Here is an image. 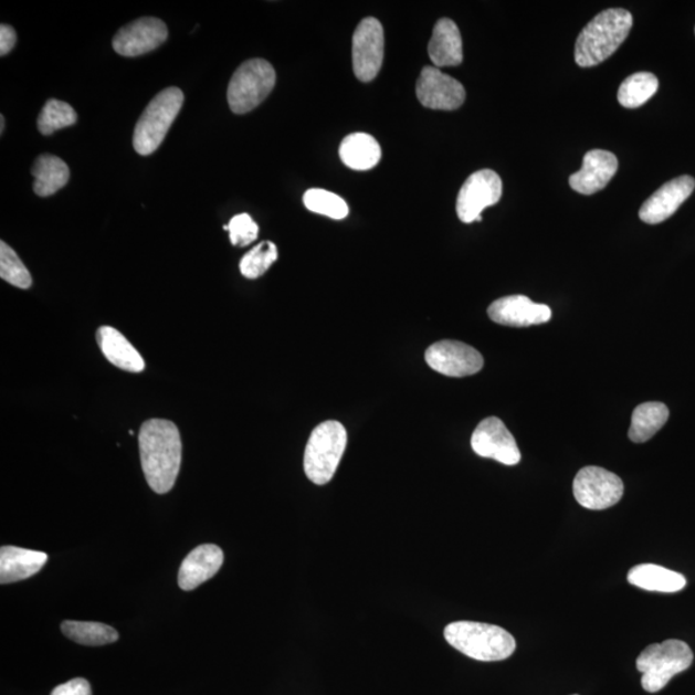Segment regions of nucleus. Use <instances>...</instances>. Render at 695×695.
<instances>
[{
  "label": "nucleus",
  "mask_w": 695,
  "mask_h": 695,
  "mask_svg": "<svg viewBox=\"0 0 695 695\" xmlns=\"http://www.w3.org/2000/svg\"><path fill=\"white\" fill-rule=\"evenodd\" d=\"M140 463L148 486L156 494H168L175 487L182 463V441L171 421H146L139 432Z\"/></svg>",
  "instance_id": "obj_1"
},
{
  "label": "nucleus",
  "mask_w": 695,
  "mask_h": 695,
  "mask_svg": "<svg viewBox=\"0 0 695 695\" xmlns=\"http://www.w3.org/2000/svg\"><path fill=\"white\" fill-rule=\"evenodd\" d=\"M632 28V14L622 8H611L596 15L583 28L575 46L576 64L592 67L601 64L626 41Z\"/></svg>",
  "instance_id": "obj_2"
},
{
  "label": "nucleus",
  "mask_w": 695,
  "mask_h": 695,
  "mask_svg": "<svg viewBox=\"0 0 695 695\" xmlns=\"http://www.w3.org/2000/svg\"><path fill=\"white\" fill-rule=\"evenodd\" d=\"M444 638L452 647L467 655L468 659L482 662L507 660L517 647L510 632L495 624L481 622L450 623L444 629Z\"/></svg>",
  "instance_id": "obj_3"
},
{
  "label": "nucleus",
  "mask_w": 695,
  "mask_h": 695,
  "mask_svg": "<svg viewBox=\"0 0 695 695\" xmlns=\"http://www.w3.org/2000/svg\"><path fill=\"white\" fill-rule=\"evenodd\" d=\"M347 443V429L339 421L329 420L316 427L304 452V472L308 480L318 486L329 483L337 473Z\"/></svg>",
  "instance_id": "obj_4"
},
{
  "label": "nucleus",
  "mask_w": 695,
  "mask_h": 695,
  "mask_svg": "<svg viewBox=\"0 0 695 695\" xmlns=\"http://www.w3.org/2000/svg\"><path fill=\"white\" fill-rule=\"evenodd\" d=\"M693 660L691 646L682 640L670 639L646 646L636 660L638 671L643 674V689L647 693L662 691L671 678L688 670Z\"/></svg>",
  "instance_id": "obj_5"
},
{
  "label": "nucleus",
  "mask_w": 695,
  "mask_h": 695,
  "mask_svg": "<svg viewBox=\"0 0 695 695\" xmlns=\"http://www.w3.org/2000/svg\"><path fill=\"white\" fill-rule=\"evenodd\" d=\"M183 92L169 87L156 95L137 122L133 146L139 155H151L166 139L183 106Z\"/></svg>",
  "instance_id": "obj_6"
},
{
  "label": "nucleus",
  "mask_w": 695,
  "mask_h": 695,
  "mask_svg": "<svg viewBox=\"0 0 695 695\" xmlns=\"http://www.w3.org/2000/svg\"><path fill=\"white\" fill-rule=\"evenodd\" d=\"M276 72L268 61L249 60L233 74L229 85V105L234 114H246L260 106L275 88Z\"/></svg>",
  "instance_id": "obj_7"
},
{
  "label": "nucleus",
  "mask_w": 695,
  "mask_h": 695,
  "mask_svg": "<svg viewBox=\"0 0 695 695\" xmlns=\"http://www.w3.org/2000/svg\"><path fill=\"white\" fill-rule=\"evenodd\" d=\"M623 482L619 475L599 466L581 468L573 481V495L589 510H604L620 503Z\"/></svg>",
  "instance_id": "obj_8"
},
{
  "label": "nucleus",
  "mask_w": 695,
  "mask_h": 695,
  "mask_svg": "<svg viewBox=\"0 0 695 695\" xmlns=\"http://www.w3.org/2000/svg\"><path fill=\"white\" fill-rule=\"evenodd\" d=\"M503 197V181L496 171L483 169L468 177L459 192L456 213L464 223L482 222L484 209Z\"/></svg>",
  "instance_id": "obj_9"
},
{
  "label": "nucleus",
  "mask_w": 695,
  "mask_h": 695,
  "mask_svg": "<svg viewBox=\"0 0 695 695\" xmlns=\"http://www.w3.org/2000/svg\"><path fill=\"white\" fill-rule=\"evenodd\" d=\"M354 70L358 81L369 83L380 73L385 60V29L379 20L367 18L354 35Z\"/></svg>",
  "instance_id": "obj_10"
},
{
  "label": "nucleus",
  "mask_w": 695,
  "mask_h": 695,
  "mask_svg": "<svg viewBox=\"0 0 695 695\" xmlns=\"http://www.w3.org/2000/svg\"><path fill=\"white\" fill-rule=\"evenodd\" d=\"M425 361L431 369L450 378L471 377L480 372L484 365L478 350L455 340H442L429 347Z\"/></svg>",
  "instance_id": "obj_11"
},
{
  "label": "nucleus",
  "mask_w": 695,
  "mask_h": 695,
  "mask_svg": "<svg viewBox=\"0 0 695 695\" xmlns=\"http://www.w3.org/2000/svg\"><path fill=\"white\" fill-rule=\"evenodd\" d=\"M420 104L432 110L452 112L465 103V88L435 66H425L417 85Z\"/></svg>",
  "instance_id": "obj_12"
},
{
  "label": "nucleus",
  "mask_w": 695,
  "mask_h": 695,
  "mask_svg": "<svg viewBox=\"0 0 695 695\" xmlns=\"http://www.w3.org/2000/svg\"><path fill=\"white\" fill-rule=\"evenodd\" d=\"M472 447L476 455L494 459L504 465H517L520 451L509 429L498 418H487L476 427L472 435Z\"/></svg>",
  "instance_id": "obj_13"
},
{
  "label": "nucleus",
  "mask_w": 695,
  "mask_h": 695,
  "mask_svg": "<svg viewBox=\"0 0 695 695\" xmlns=\"http://www.w3.org/2000/svg\"><path fill=\"white\" fill-rule=\"evenodd\" d=\"M167 39L166 22L155 18H143L117 31L113 46L120 56L137 57L159 49Z\"/></svg>",
  "instance_id": "obj_14"
},
{
  "label": "nucleus",
  "mask_w": 695,
  "mask_h": 695,
  "mask_svg": "<svg viewBox=\"0 0 695 695\" xmlns=\"http://www.w3.org/2000/svg\"><path fill=\"white\" fill-rule=\"evenodd\" d=\"M694 189L695 181L691 176H682L663 185L640 208V220L647 224L665 222L689 199Z\"/></svg>",
  "instance_id": "obj_15"
},
{
  "label": "nucleus",
  "mask_w": 695,
  "mask_h": 695,
  "mask_svg": "<svg viewBox=\"0 0 695 695\" xmlns=\"http://www.w3.org/2000/svg\"><path fill=\"white\" fill-rule=\"evenodd\" d=\"M492 322L512 327H528L550 322L551 309L535 303L525 295H510L492 303L488 308Z\"/></svg>",
  "instance_id": "obj_16"
},
{
  "label": "nucleus",
  "mask_w": 695,
  "mask_h": 695,
  "mask_svg": "<svg viewBox=\"0 0 695 695\" xmlns=\"http://www.w3.org/2000/svg\"><path fill=\"white\" fill-rule=\"evenodd\" d=\"M619 170V160L612 152L591 150L585 155L582 168L569 177V185L576 192L593 194L611 182Z\"/></svg>",
  "instance_id": "obj_17"
},
{
  "label": "nucleus",
  "mask_w": 695,
  "mask_h": 695,
  "mask_svg": "<svg viewBox=\"0 0 695 695\" xmlns=\"http://www.w3.org/2000/svg\"><path fill=\"white\" fill-rule=\"evenodd\" d=\"M224 556L220 546L206 544L198 546L182 561L178 573V585L191 591L207 582L220 571Z\"/></svg>",
  "instance_id": "obj_18"
},
{
  "label": "nucleus",
  "mask_w": 695,
  "mask_h": 695,
  "mask_svg": "<svg viewBox=\"0 0 695 695\" xmlns=\"http://www.w3.org/2000/svg\"><path fill=\"white\" fill-rule=\"evenodd\" d=\"M428 53L439 69L463 64V39L454 21L441 19L435 23Z\"/></svg>",
  "instance_id": "obj_19"
},
{
  "label": "nucleus",
  "mask_w": 695,
  "mask_h": 695,
  "mask_svg": "<svg viewBox=\"0 0 695 695\" xmlns=\"http://www.w3.org/2000/svg\"><path fill=\"white\" fill-rule=\"evenodd\" d=\"M49 556L42 551L3 546L0 549V583L30 579L45 566Z\"/></svg>",
  "instance_id": "obj_20"
},
{
  "label": "nucleus",
  "mask_w": 695,
  "mask_h": 695,
  "mask_svg": "<svg viewBox=\"0 0 695 695\" xmlns=\"http://www.w3.org/2000/svg\"><path fill=\"white\" fill-rule=\"evenodd\" d=\"M97 341L108 362L128 372H143L145 361L139 351L120 331L112 326H103L97 333Z\"/></svg>",
  "instance_id": "obj_21"
},
{
  "label": "nucleus",
  "mask_w": 695,
  "mask_h": 695,
  "mask_svg": "<svg viewBox=\"0 0 695 695\" xmlns=\"http://www.w3.org/2000/svg\"><path fill=\"white\" fill-rule=\"evenodd\" d=\"M339 156L350 169L370 170L378 166L381 159V148L372 136L366 133H354L343 139Z\"/></svg>",
  "instance_id": "obj_22"
},
{
  "label": "nucleus",
  "mask_w": 695,
  "mask_h": 695,
  "mask_svg": "<svg viewBox=\"0 0 695 695\" xmlns=\"http://www.w3.org/2000/svg\"><path fill=\"white\" fill-rule=\"evenodd\" d=\"M628 580L639 589L657 592H677L686 586L685 577L655 565H639L630 569Z\"/></svg>",
  "instance_id": "obj_23"
},
{
  "label": "nucleus",
  "mask_w": 695,
  "mask_h": 695,
  "mask_svg": "<svg viewBox=\"0 0 695 695\" xmlns=\"http://www.w3.org/2000/svg\"><path fill=\"white\" fill-rule=\"evenodd\" d=\"M31 175L34 176V192L49 198L67 185L70 169L64 160L53 155H42L35 160Z\"/></svg>",
  "instance_id": "obj_24"
},
{
  "label": "nucleus",
  "mask_w": 695,
  "mask_h": 695,
  "mask_svg": "<svg viewBox=\"0 0 695 695\" xmlns=\"http://www.w3.org/2000/svg\"><path fill=\"white\" fill-rule=\"evenodd\" d=\"M668 417L665 403L646 402L638 406L631 418L630 440L635 443L650 441L667 423Z\"/></svg>",
  "instance_id": "obj_25"
},
{
  "label": "nucleus",
  "mask_w": 695,
  "mask_h": 695,
  "mask_svg": "<svg viewBox=\"0 0 695 695\" xmlns=\"http://www.w3.org/2000/svg\"><path fill=\"white\" fill-rule=\"evenodd\" d=\"M61 630L66 638L82 645H106L119 639L115 629L99 622L65 621L61 624Z\"/></svg>",
  "instance_id": "obj_26"
},
{
  "label": "nucleus",
  "mask_w": 695,
  "mask_h": 695,
  "mask_svg": "<svg viewBox=\"0 0 695 695\" xmlns=\"http://www.w3.org/2000/svg\"><path fill=\"white\" fill-rule=\"evenodd\" d=\"M660 82L652 73H636L624 80L619 89V103L626 108H638L657 93Z\"/></svg>",
  "instance_id": "obj_27"
},
{
  "label": "nucleus",
  "mask_w": 695,
  "mask_h": 695,
  "mask_svg": "<svg viewBox=\"0 0 695 695\" xmlns=\"http://www.w3.org/2000/svg\"><path fill=\"white\" fill-rule=\"evenodd\" d=\"M304 206L312 213L331 218V220H345L349 214V208L338 194L322 189H310L304 193Z\"/></svg>",
  "instance_id": "obj_28"
},
{
  "label": "nucleus",
  "mask_w": 695,
  "mask_h": 695,
  "mask_svg": "<svg viewBox=\"0 0 695 695\" xmlns=\"http://www.w3.org/2000/svg\"><path fill=\"white\" fill-rule=\"evenodd\" d=\"M77 122V115L72 106L59 99H50L38 117V129L44 136L67 127Z\"/></svg>",
  "instance_id": "obj_29"
},
{
  "label": "nucleus",
  "mask_w": 695,
  "mask_h": 695,
  "mask_svg": "<svg viewBox=\"0 0 695 695\" xmlns=\"http://www.w3.org/2000/svg\"><path fill=\"white\" fill-rule=\"evenodd\" d=\"M277 246L271 241H263L242 257L240 271L242 276L254 280L264 275L277 261Z\"/></svg>",
  "instance_id": "obj_30"
},
{
  "label": "nucleus",
  "mask_w": 695,
  "mask_h": 695,
  "mask_svg": "<svg viewBox=\"0 0 695 695\" xmlns=\"http://www.w3.org/2000/svg\"><path fill=\"white\" fill-rule=\"evenodd\" d=\"M0 277L20 288H29L33 284L25 264L4 241L0 242Z\"/></svg>",
  "instance_id": "obj_31"
},
{
  "label": "nucleus",
  "mask_w": 695,
  "mask_h": 695,
  "mask_svg": "<svg viewBox=\"0 0 695 695\" xmlns=\"http://www.w3.org/2000/svg\"><path fill=\"white\" fill-rule=\"evenodd\" d=\"M230 240L233 246L244 248L257 239L260 228L246 213L234 215L229 224Z\"/></svg>",
  "instance_id": "obj_32"
},
{
  "label": "nucleus",
  "mask_w": 695,
  "mask_h": 695,
  "mask_svg": "<svg viewBox=\"0 0 695 695\" xmlns=\"http://www.w3.org/2000/svg\"><path fill=\"white\" fill-rule=\"evenodd\" d=\"M51 695H92L91 684L82 677L73 678V681L56 686Z\"/></svg>",
  "instance_id": "obj_33"
},
{
  "label": "nucleus",
  "mask_w": 695,
  "mask_h": 695,
  "mask_svg": "<svg viewBox=\"0 0 695 695\" xmlns=\"http://www.w3.org/2000/svg\"><path fill=\"white\" fill-rule=\"evenodd\" d=\"M18 41V35H15V31L10 25L0 27V54L6 56V54L10 53L13 50V46Z\"/></svg>",
  "instance_id": "obj_34"
},
{
  "label": "nucleus",
  "mask_w": 695,
  "mask_h": 695,
  "mask_svg": "<svg viewBox=\"0 0 695 695\" xmlns=\"http://www.w3.org/2000/svg\"><path fill=\"white\" fill-rule=\"evenodd\" d=\"M0 119H2L0 122H2V133H3L4 131V116H0Z\"/></svg>",
  "instance_id": "obj_35"
}]
</instances>
